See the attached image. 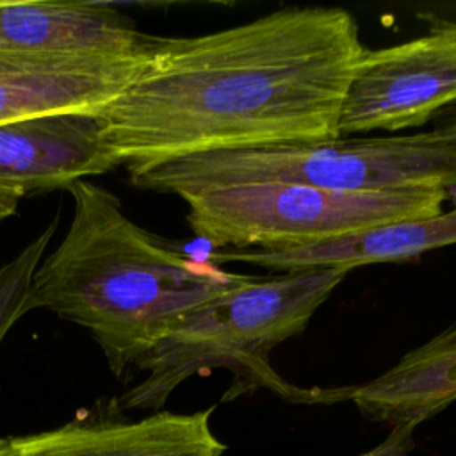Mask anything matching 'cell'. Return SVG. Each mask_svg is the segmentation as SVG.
I'll return each instance as SVG.
<instances>
[{
  "mask_svg": "<svg viewBox=\"0 0 456 456\" xmlns=\"http://www.w3.org/2000/svg\"><path fill=\"white\" fill-rule=\"evenodd\" d=\"M342 7H285L189 37H155L135 77L96 107L119 166L338 139L365 53Z\"/></svg>",
  "mask_w": 456,
  "mask_h": 456,
  "instance_id": "obj_1",
  "label": "cell"
},
{
  "mask_svg": "<svg viewBox=\"0 0 456 456\" xmlns=\"http://www.w3.org/2000/svg\"><path fill=\"white\" fill-rule=\"evenodd\" d=\"M66 191L73 219L37 265L28 306L86 328L116 376L135 367L191 308L251 276L191 258L135 224L118 196L89 180Z\"/></svg>",
  "mask_w": 456,
  "mask_h": 456,
  "instance_id": "obj_2",
  "label": "cell"
},
{
  "mask_svg": "<svg viewBox=\"0 0 456 456\" xmlns=\"http://www.w3.org/2000/svg\"><path fill=\"white\" fill-rule=\"evenodd\" d=\"M349 271L306 267L274 276H249L183 314L137 362L146 378L128 388L126 410L160 411L189 378L224 369L232 381L223 403L267 390L292 404H322V387L287 381L273 365L271 351L303 333L317 308Z\"/></svg>",
  "mask_w": 456,
  "mask_h": 456,
  "instance_id": "obj_3",
  "label": "cell"
},
{
  "mask_svg": "<svg viewBox=\"0 0 456 456\" xmlns=\"http://www.w3.org/2000/svg\"><path fill=\"white\" fill-rule=\"evenodd\" d=\"M134 185L183 194L251 182H303L347 191L442 189L456 200V139L436 132L392 137H338L176 157L128 167Z\"/></svg>",
  "mask_w": 456,
  "mask_h": 456,
  "instance_id": "obj_4",
  "label": "cell"
},
{
  "mask_svg": "<svg viewBox=\"0 0 456 456\" xmlns=\"http://www.w3.org/2000/svg\"><path fill=\"white\" fill-rule=\"evenodd\" d=\"M192 233L214 251L306 248L392 223L428 217L451 200L442 189L347 191L303 182H251L180 194Z\"/></svg>",
  "mask_w": 456,
  "mask_h": 456,
  "instance_id": "obj_5",
  "label": "cell"
},
{
  "mask_svg": "<svg viewBox=\"0 0 456 456\" xmlns=\"http://www.w3.org/2000/svg\"><path fill=\"white\" fill-rule=\"evenodd\" d=\"M456 103V21L429 16L426 34L367 48L346 91L338 135L417 128Z\"/></svg>",
  "mask_w": 456,
  "mask_h": 456,
  "instance_id": "obj_6",
  "label": "cell"
},
{
  "mask_svg": "<svg viewBox=\"0 0 456 456\" xmlns=\"http://www.w3.org/2000/svg\"><path fill=\"white\" fill-rule=\"evenodd\" d=\"M212 413L214 406L130 420L84 411L53 429L0 438V456H223L226 445L210 428Z\"/></svg>",
  "mask_w": 456,
  "mask_h": 456,
  "instance_id": "obj_7",
  "label": "cell"
},
{
  "mask_svg": "<svg viewBox=\"0 0 456 456\" xmlns=\"http://www.w3.org/2000/svg\"><path fill=\"white\" fill-rule=\"evenodd\" d=\"M118 166L96 107L0 123V185L23 198L68 189Z\"/></svg>",
  "mask_w": 456,
  "mask_h": 456,
  "instance_id": "obj_8",
  "label": "cell"
},
{
  "mask_svg": "<svg viewBox=\"0 0 456 456\" xmlns=\"http://www.w3.org/2000/svg\"><path fill=\"white\" fill-rule=\"evenodd\" d=\"M148 46L130 55L0 53V123L107 103L135 77Z\"/></svg>",
  "mask_w": 456,
  "mask_h": 456,
  "instance_id": "obj_9",
  "label": "cell"
},
{
  "mask_svg": "<svg viewBox=\"0 0 456 456\" xmlns=\"http://www.w3.org/2000/svg\"><path fill=\"white\" fill-rule=\"evenodd\" d=\"M351 401L370 422L417 426L456 403V326L445 328L369 381L324 387V404Z\"/></svg>",
  "mask_w": 456,
  "mask_h": 456,
  "instance_id": "obj_10",
  "label": "cell"
},
{
  "mask_svg": "<svg viewBox=\"0 0 456 456\" xmlns=\"http://www.w3.org/2000/svg\"><path fill=\"white\" fill-rule=\"evenodd\" d=\"M151 36L102 2H0V53L62 52L130 55Z\"/></svg>",
  "mask_w": 456,
  "mask_h": 456,
  "instance_id": "obj_11",
  "label": "cell"
},
{
  "mask_svg": "<svg viewBox=\"0 0 456 456\" xmlns=\"http://www.w3.org/2000/svg\"><path fill=\"white\" fill-rule=\"evenodd\" d=\"M452 244H456V203L452 208L428 217L392 223L306 248L273 251L216 249L208 255V260L217 265L248 264L283 273L306 267L353 271L367 264L413 260L428 251Z\"/></svg>",
  "mask_w": 456,
  "mask_h": 456,
  "instance_id": "obj_12",
  "label": "cell"
},
{
  "mask_svg": "<svg viewBox=\"0 0 456 456\" xmlns=\"http://www.w3.org/2000/svg\"><path fill=\"white\" fill-rule=\"evenodd\" d=\"M59 219H53L43 233L28 242L14 258L0 265V344L14 322L30 312L28 297L32 278L45 256Z\"/></svg>",
  "mask_w": 456,
  "mask_h": 456,
  "instance_id": "obj_13",
  "label": "cell"
},
{
  "mask_svg": "<svg viewBox=\"0 0 456 456\" xmlns=\"http://www.w3.org/2000/svg\"><path fill=\"white\" fill-rule=\"evenodd\" d=\"M415 447L413 431L406 428H390L388 436L360 456H411L410 451Z\"/></svg>",
  "mask_w": 456,
  "mask_h": 456,
  "instance_id": "obj_14",
  "label": "cell"
},
{
  "mask_svg": "<svg viewBox=\"0 0 456 456\" xmlns=\"http://www.w3.org/2000/svg\"><path fill=\"white\" fill-rule=\"evenodd\" d=\"M431 130L436 132L440 137L456 139V103L444 109L435 118V128H431Z\"/></svg>",
  "mask_w": 456,
  "mask_h": 456,
  "instance_id": "obj_15",
  "label": "cell"
},
{
  "mask_svg": "<svg viewBox=\"0 0 456 456\" xmlns=\"http://www.w3.org/2000/svg\"><path fill=\"white\" fill-rule=\"evenodd\" d=\"M20 200H23V194L20 191L0 185V221L16 212Z\"/></svg>",
  "mask_w": 456,
  "mask_h": 456,
  "instance_id": "obj_16",
  "label": "cell"
}]
</instances>
